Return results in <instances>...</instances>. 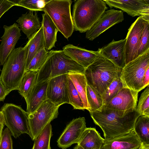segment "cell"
I'll list each match as a JSON object with an SVG mask.
<instances>
[{"label":"cell","instance_id":"1","mask_svg":"<svg viewBox=\"0 0 149 149\" xmlns=\"http://www.w3.org/2000/svg\"><path fill=\"white\" fill-rule=\"evenodd\" d=\"M94 123L102 130L105 140L129 133L141 115L136 110L127 112L106 108L90 112Z\"/></svg>","mask_w":149,"mask_h":149},{"label":"cell","instance_id":"2","mask_svg":"<svg viewBox=\"0 0 149 149\" xmlns=\"http://www.w3.org/2000/svg\"><path fill=\"white\" fill-rule=\"evenodd\" d=\"M122 70L99 53L94 61L85 69L84 74L87 85L102 95L111 83L120 76Z\"/></svg>","mask_w":149,"mask_h":149},{"label":"cell","instance_id":"3","mask_svg":"<svg viewBox=\"0 0 149 149\" xmlns=\"http://www.w3.org/2000/svg\"><path fill=\"white\" fill-rule=\"evenodd\" d=\"M85 69L63 50L49 51L44 64L38 71L36 84L61 75L72 72L84 74Z\"/></svg>","mask_w":149,"mask_h":149},{"label":"cell","instance_id":"4","mask_svg":"<svg viewBox=\"0 0 149 149\" xmlns=\"http://www.w3.org/2000/svg\"><path fill=\"white\" fill-rule=\"evenodd\" d=\"M72 17L74 29L82 33L89 30L107 9L102 0L74 1Z\"/></svg>","mask_w":149,"mask_h":149},{"label":"cell","instance_id":"5","mask_svg":"<svg viewBox=\"0 0 149 149\" xmlns=\"http://www.w3.org/2000/svg\"><path fill=\"white\" fill-rule=\"evenodd\" d=\"M26 47L15 48L3 65L0 81L7 93L17 90L25 72Z\"/></svg>","mask_w":149,"mask_h":149},{"label":"cell","instance_id":"6","mask_svg":"<svg viewBox=\"0 0 149 149\" xmlns=\"http://www.w3.org/2000/svg\"><path fill=\"white\" fill-rule=\"evenodd\" d=\"M72 2L70 0H49L42 10L51 18L58 31L67 39L74 29L71 12Z\"/></svg>","mask_w":149,"mask_h":149},{"label":"cell","instance_id":"7","mask_svg":"<svg viewBox=\"0 0 149 149\" xmlns=\"http://www.w3.org/2000/svg\"><path fill=\"white\" fill-rule=\"evenodd\" d=\"M149 68V49L125 64L120 76L125 87L139 92L143 89V79Z\"/></svg>","mask_w":149,"mask_h":149},{"label":"cell","instance_id":"8","mask_svg":"<svg viewBox=\"0 0 149 149\" xmlns=\"http://www.w3.org/2000/svg\"><path fill=\"white\" fill-rule=\"evenodd\" d=\"M5 125L16 139L23 134L30 135L28 120L29 114L22 107L12 103H5L1 107Z\"/></svg>","mask_w":149,"mask_h":149},{"label":"cell","instance_id":"9","mask_svg":"<svg viewBox=\"0 0 149 149\" xmlns=\"http://www.w3.org/2000/svg\"><path fill=\"white\" fill-rule=\"evenodd\" d=\"M60 107L47 99L34 112L29 115V136L32 140L37 138L47 125L57 117Z\"/></svg>","mask_w":149,"mask_h":149},{"label":"cell","instance_id":"10","mask_svg":"<svg viewBox=\"0 0 149 149\" xmlns=\"http://www.w3.org/2000/svg\"><path fill=\"white\" fill-rule=\"evenodd\" d=\"M145 19L143 17L139 16L128 29L125 38V64L137 57V53L144 28Z\"/></svg>","mask_w":149,"mask_h":149},{"label":"cell","instance_id":"11","mask_svg":"<svg viewBox=\"0 0 149 149\" xmlns=\"http://www.w3.org/2000/svg\"><path fill=\"white\" fill-rule=\"evenodd\" d=\"M68 79L67 74H65L48 80L47 99L56 105L69 103Z\"/></svg>","mask_w":149,"mask_h":149},{"label":"cell","instance_id":"12","mask_svg":"<svg viewBox=\"0 0 149 149\" xmlns=\"http://www.w3.org/2000/svg\"><path fill=\"white\" fill-rule=\"evenodd\" d=\"M124 19L123 12L120 10L111 9L106 11L100 18L86 32V38L93 40L110 27Z\"/></svg>","mask_w":149,"mask_h":149},{"label":"cell","instance_id":"13","mask_svg":"<svg viewBox=\"0 0 149 149\" xmlns=\"http://www.w3.org/2000/svg\"><path fill=\"white\" fill-rule=\"evenodd\" d=\"M138 92L124 87L106 105V108L130 112L136 110Z\"/></svg>","mask_w":149,"mask_h":149},{"label":"cell","instance_id":"14","mask_svg":"<svg viewBox=\"0 0 149 149\" xmlns=\"http://www.w3.org/2000/svg\"><path fill=\"white\" fill-rule=\"evenodd\" d=\"M110 8L121 9L132 17L142 16L149 20V0H104Z\"/></svg>","mask_w":149,"mask_h":149},{"label":"cell","instance_id":"15","mask_svg":"<svg viewBox=\"0 0 149 149\" xmlns=\"http://www.w3.org/2000/svg\"><path fill=\"white\" fill-rule=\"evenodd\" d=\"M86 128L84 117L73 119L66 126L58 139V146L66 149L72 144L77 143Z\"/></svg>","mask_w":149,"mask_h":149},{"label":"cell","instance_id":"16","mask_svg":"<svg viewBox=\"0 0 149 149\" xmlns=\"http://www.w3.org/2000/svg\"><path fill=\"white\" fill-rule=\"evenodd\" d=\"M4 33L1 37L0 45V61L3 65L8 57L15 49V46L21 36V30L17 24L3 26Z\"/></svg>","mask_w":149,"mask_h":149},{"label":"cell","instance_id":"17","mask_svg":"<svg viewBox=\"0 0 149 149\" xmlns=\"http://www.w3.org/2000/svg\"><path fill=\"white\" fill-rule=\"evenodd\" d=\"M126 39L110 43L98 49L100 53L111 61L118 67L122 68L125 65V46Z\"/></svg>","mask_w":149,"mask_h":149},{"label":"cell","instance_id":"18","mask_svg":"<svg viewBox=\"0 0 149 149\" xmlns=\"http://www.w3.org/2000/svg\"><path fill=\"white\" fill-rule=\"evenodd\" d=\"M65 53L77 63L86 69L98 56V50H89L69 44L64 46L62 50Z\"/></svg>","mask_w":149,"mask_h":149},{"label":"cell","instance_id":"19","mask_svg":"<svg viewBox=\"0 0 149 149\" xmlns=\"http://www.w3.org/2000/svg\"><path fill=\"white\" fill-rule=\"evenodd\" d=\"M141 144L133 130L125 135L104 139L100 149H138Z\"/></svg>","mask_w":149,"mask_h":149},{"label":"cell","instance_id":"20","mask_svg":"<svg viewBox=\"0 0 149 149\" xmlns=\"http://www.w3.org/2000/svg\"><path fill=\"white\" fill-rule=\"evenodd\" d=\"M48 80L35 85L30 93L25 99L27 112L29 114L34 112L46 100Z\"/></svg>","mask_w":149,"mask_h":149},{"label":"cell","instance_id":"21","mask_svg":"<svg viewBox=\"0 0 149 149\" xmlns=\"http://www.w3.org/2000/svg\"><path fill=\"white\" fill-rule=\"evenodd\" d=\"M16 22L20 30L28 39L36 33L42 25L37 13L34 14L33 11L31 10L22 14Z\"/></svg>","mask_w":149,"mask_h":149},{"label":"cell","instance_id":"22","mask_svg":"<svg viewBox=\"0 0 149 149\" xmlns=\"http://www.w3.org/2000/svg\"><path fill=\"white\" fill-rule=\"evenodd\" d=\"M104 141L95 128L86 127L77 143L83 149H100Z\"/></svg>","mask_w":149,"mask_h":149},{"label":"cell","instance_id":"23","mask_svg":"<svg viewBox=\"0 0 149 149\" xmlns=\"http://www.w3.org/2000/svg\"><path fill=\"white\" fill-rule=\"evenodd\" d=\"M25 46L26 47L25 70L34 57L41 49L45 48L42 25L36 33L29 39Z\"/></svg>","mask_w":149,"mask_h":149},{"label":"cell","instance_id":"24","mask_svg":"<svg viewBox=\"0 0 149 149\" xmlns=\"http://www.w3.org/2000/svg\"><path fill=\"white\" fill-rule=\"evenodd\" d=\"M41 22L42 27L45 48L48 51L55 47L57 41L58 30L49 16L45 13L42 14Z\"/></svg>","mask_w":149,"mask_h":149},{"label":"cell","instance_id":"25","mask_svg":"<svg viewBox=\"0 0 149 149\" xmlns=\"http://www.w3.org/2000/svg\"><path fill=\"white\" fill-rule=\"evenodd\" d=\"M67 74L79 93L83 103L85 109L88 110V105L86 97L87 83L84 74L72 72Z\"/></svg>","mask_w":149,"mask_h":149},{"label":"cell","instance_id":"26","mask_svg":"<svg viewBox=\"0 0 149 149\" xmlns=\"http://www.w3.org/2000/svg\"><path fill=\"white\" fill-rule=\"evenodd\" d=\"M133 130L142 143L149 144V117L140 115L135 123Z\"/></svg>","mask_w":149,"mask_h":149},{"label":"cell","instance_id":"27","mask_svg":"<svg viewBox=\"0 0 149 149\" xmlns=\"http://www.w3.org/2000/svg\"><path fill=\"white\" fill-rule=\"evenodd\" d=\"M38 71H29L25 72L17 89L20 94L26 98L36 84Z\"/></svg>","mask_w":149,"mask_h":149},{"label":"cell","instance_id":"28","mask_svg":"<svg viewBox=\"0 0 149 149\" xmlns=\"http://www.w3.org/2000/svg\"><path fill=\"white\" fill-rule=\"evenodd\" d=\"M52 136L50 123L47 125L34 140L32 149H51L50 141Z\"/></svg>","mask_w":149,"mask_h":149},{"label":"cell","instance_id":"29","mask_svg":"<svg viewBox=\"0 0 149 149\" xmlns=\"http://www.w3.org/2000/svg\"><path fill=\"white\" fill-rule=\"evenodd\" d=\"M86 97L88 105L87 110L89 112L100 109L103 105L101 95L94 89L87 85Z\"/></svg>","mask_w":149,"mask_h":149},{"label":"cell","instance_id":"30","mask_svg":"<svg viewBox=\"0 0 149 149\" xmlns=\"http://www.w3.org/2000/svg\"><path fill=\"white\" fill-rule=\"evenodd\" d=\"M120 76L114 80L109 85L101 96L103 105H106L125 86L120 78Z\"/></svg>","mask_w":149,"mask_h":149},{"label":"cell","instance_id":"31","mask_svg":"<svg viewBox=\"0 0 149 149\" xmlns=\"http://www.w3.org/2000/svg\"><path fill=\"white\" fill-rule=\"evenodd\" d=\"M68 84L69 104H71L74 109L82 110L85 109L83 103L79 93L68 76Z\"/></svg>","mask_w":149,"mask_h":149},{"label":"cell","instance_id":"32","mask_svg":"<svg viewBox=\"0 0 149 149\" xmlns=\"http://www.w3.org/2000/svg\"><path fill=\"white\" fill-rule=\"evenodd\" d=\"M15 6H19L31 11H42L46 4L49 0H10Z\"/></svg>","mask_w":149,"mask_h":149},{"label":"cell","instance_id":"33","mask_svg":"<svg viewBox=\"0 0 149 149\" xmlns=\"http://www.w3.org/2000/svg\"><path fill=\"white\" fill-rule=\"evenodd\" d=\"M49 51L45 48L41 49L33 58L25 72L29 71H38L44 64L48 56Z\"/></svg>","mask_w":149,"mask_h":149},{"label":"cell","instance_id":"34","mask_svg":"<svg viewBox=\"0 0 149 149\" xmlns=\"http://www.w3.org/2000/svg\"><path fill=\"white\" fill-rule=\"evenodd\" d=\"M136 111L141 115L149 117V85L140 96L136 107Z\"/></svg>","mask_w":149,"mask_h":149},{"label":"cell","instance_id":"35","mask_svg":"<svg viewBox=\"0 0 149 149\" xmlns=\"http://www.w3.org/2000/svg\"><path fill=\"white\" fill-rule=\"evenodd\" d=\"M149 20L145 19L144 26L140 38L137 57L149 49Z\"/></svg>","mask_w":149,"mask_h":149},{"label":"cell","instance_id":"36","mask_svg":"<svg viewBox=\"0 0 149 149\" xmlns=\"http://www.w3.org/2000/svg\"><path fill=\"white\" fill-rule=\"evenodd\" d=\"M0 149H13L11 134L7 127L3 131L0 143Z\"/></svg>","mask_w":149,"mask_h":149},{"label":"cell","instance_id":"37","mask_svg":"<svg viewBox=\"0 0 149 149\" xmlns=\"http://www.w3.org/2000/svg\"><path fill=\"white\" fill-rule=\"evenodd\" d=\"M15 5L9 0H0V18Z\"/></svg>","mask_w":149,"mask_h":149},{"label":"cell","instance_id":"38","mask_svg":"<svg viewBox=\"0 0 149 149\" xmlns=\"http://www.w3.org/2000/svg\"><path fill=\"white\" fill-rule=\"evenodd\" d=\"M8 94L4 86L0 81V101H3Z\"/></svg>","mask_w":149,"mask_h":149},{"label":"cell","instance_id":"39","mask_svg":"<svg viewBox=\"0 0 149 149\" xmlns=\"http://www.w3.org/2000/svg\"><path fill=\"white\" fill-rule=\"evenodd\" d=\"M5 120L3 112L0 111V143L1 138L3 129L5 125Z\"/></svg>","mask_w":149,"mask_h":149},{"label":"cell","instance_id":"40","mask_svg":"<svg viewBox=\"0 0 149 149\" xmlns=\"http://www.w3.org/2000/svg\"><path fill=\"white\" fill-rule=\"evenodd\" d=\"M143 89L149 85V68L146 70L143 80Z\"/></svg>","mask_w":149,"mask_h":149},{"label":"cell","instance_id":"41","mask_svg":"<svg viewBox=\"0 0 149 149\" xmlns=\"http://www.w3.org/2000/svg\"><path fill=\"white\" fill-rule=\"evenodd\" d=\"M138 149H149V144H141Z\"/></svg>","mask_w":149,"mask_h":149},{"label":"cell","instance_id":"42","mask_svg":"<svg viewBox=\"0 0 149 149\" xmlns=\"http://www.w3.org/2000/svg\"><path fill=\"white\" fill-rule=\"evenodd\" d=\"M73 149H83L80 146L78 145H76L74 147Z\"/></svg>","mask_w":149,"mask_h":149},{"label":"cell","instance_id":"43","mask_svg":"<svg viewBox=\"0 0 149 149\" xmlns=\"http://www.w3.org/2000/svg\"><path fill=\"white\" fill-rule=\"evenodd\" d=\"M1 63H0V72L1 71V68H0V65H1Z\"/></svg>","mask_w":149,"mask_h":149}]
</instances>
